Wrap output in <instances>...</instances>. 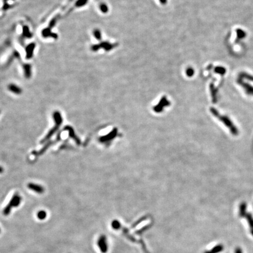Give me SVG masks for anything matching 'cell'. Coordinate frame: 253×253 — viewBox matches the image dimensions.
I'll return each instance as SVG.
<instances>
[{
	"mask_svg": "<svg viewBox=\"0 0 253 253\" xmlns=\"http://www.w3.org/2000/svg\"><path fill=\"white\" fill-rule=\"evenodd\" d=\"M21 201L22 198L21 196L18 193H15L12 197L11 201H10L7 206H9L11 209H12V208H17L21 204Z\"/></svg>",
	"mask_w": 253,
	"mask_h": 253,
	"instance_id": "4",
	"label": "cell"
},
{
	"mask_svg": "<svg viewBox=\"0 0 253 253\" xmlns=\"http://www.w3.org/2000/svg\"><path fill=\"white\" fill-rule=\"evenodd\" d=\"M64 130H66V131H68L69 132V136L71 137L72 139H73L75 141V142L76 143V144L77 145H80L81 144L80 139L77 136V135H76V134H75L74 131V130L73 129V128L72 127H70V126H66Z\"/></svg>",
	"mask_w": 253,
	"mask_h": 253,
	"instance_id": "7",
	"label": "cell"
},
{
	"mask_svg": "<svg viewBox=\"0 0 253 253\" xmlns=\"http://www.w3.org/2000/svg\"><path fill=\"white\" fill-rule=\"evenodd\" d=\"M212 114L216 116L217 119H219L220 121H221L225 125H226L231 131V132L233 134V135H237L239 133L238 130L237 128L236 127V126L233 124V123L232 122V121L226 116H223L221 115H220L219 114L218 111L214 109V108H211L210 109Z\"/></svg>",
	"mask_w": 253,
	"mask_h": 253,
	"instance_id": "2",
	"label": "cell"
},
{
	"mask_svg": "<svg viewBox=\"0 0 253 253\" xmlns=\"http://www.w3.org/2000/svg\"><path fill=\"white\" fill-rule=\"evenodd\" d=\"M239 78L241 79L242 80L246 79L247 80L253 81V76H252L250 74H248L247 73H245V72H241L239 74Z\"/></svg>",
	"mask_w": 253,
	"mask_h": 253,
	"instance_id": "11",
	"label": "cell"
},
{
	"mask_svg": "<svg viewBox=\"0 0 253 253\" xmlns=\"http://www.w3.org/2000/svg\"><path fill=\"white\" fill-rule=\"evenodd\" d=\"M94 36L96 37V38L97 39H101V34H100V31H98V30H96L94 31Z\"/></svg>",
	"mask_w": 253,
	"mask_h": 253,
	"instance_id": "20",
	"label": "cell"
},
{
	"mask_svg": "<svg viewBox=\"0 0 253 253\" xmlns=\"http://www.w3.org/2000/svg\"><path fill=\"white\" fill-rule=\"evenodd\" d=\"M8 89L11 92L16 94H21L22 92L21 88L15 85L14 84H10L8 86Z\"/></svg>",
	"mask_w": 253,
	"mask_h": 253,
	"instance_id": "9",
	"label": "cell"
},
{
	"mask_svg": "<svg viewBox=\"0 0 253 253\" xmlns=\"http://www.w3.org/2000/svg\"><path fill=\"white\" fill-rule=\"evenodd\" d=\"M35 47V44L34 43L30 44L26 47V58L27 59H30L32 57Z\"/></svg>",
	"mask_w": 253,
	"mask_h": 253,
	"instance_id": "8",
	"label": "cell"
},
{
	"mask_svg": "<svg viewBox=\"0 0 253 253\" xmlns=\"http://www.w3.org/2000/svg\"><path fill=\"white\" fill-rule=\"evenodd\" d=\"M236 32H237V40H239V41L240 39H242L246 37V35H247L246 32L244 31H243V30H242L241 29H237L236 30Z\"/></svg>",
	"mask_w": 253,
	"mask_h": 253,
	"instance_id": "13",
	"label": "cell"
},
{
	"mask_svg": "<svg viewBox=\"0 0 253 253\" xmlns=\"http://www.w3.org/2000/svg\"><path fill=\"white\" fill-rule=\"evenodd\" d=\"M97 245L102 252H105L107 250V244L106 242V238L104 236L100 237L97 241Z\"/></svg>",
	"mask_w": 253,
	"mask_h": 253,
	"instance_id": "5",
	"label": "cell"
},
{
	"mask_svg": "<svg viewBox=\"0 0 253 253\" xmlns=\"http://www.w3.org/2000/svg\"><path fill=\"white\" fill-rule=\"evenodd\" d=\"M250 232H251V234H252V236H253V229H251Z\"/></svg>",
	"mask_w": 253,
	"mask_h": 253,
	"instance_id": "24",
	"label": "cell"
},
{
	"mask_svg": "<svg viewBox=\"0 0 253 253\" xmlns=\"http://www.w3.org/2000/svg\"><path fill=\"white\" fill-rule=\"evenodd\" d=\"M27 186L30 189L35 192L36 193H38V194H42L45 191L44 188L43 186H42L41 185H38V184L34 183H28Z\"/></svg>",
	"mask_w": 253,
	"mask_h": 253,
	"instance_id": "6",
	"label": "cell"
},
{
	"mask_svg": "<svg viewBox=\"0 0 253 253\" xmlns=\"http://www.w3.org/2000/svg\"><path fill=\"white\" fill-rule=\"evenodd\" d=\"M223 248H224V247H223V245H221V244H219V245H216V247H214L213 248L212 252L213 253H218V252H219L222 251L223 250Z\"/></svg>",
	"mask_w": 253,
	"mask_h": 253,
	"instance_id": "17",
	"label": "cell"
},
{
	"mask_svg": "<svg viewBox=\"0 0 253 253\" xmlns=\"http://www.w3.org/2000/svg\"><path fill=\"white\" fill-rule=\"evenodd\" d=\"M214 70H215V72L217 73L220 74L221 75H223V74H224L225 73H226V69H225L224 68H223V67H221V66L217 67V68H215Z\"/></svg>",
	"mask_w": 253,
	"mask_h": 253,
	"instance_id": "16",
	"label": "cell"
},
{
	"mask_svg": "<svg viewBox=\"0 0 253 253\" xmlns=\"http://www.w3.org/2000/svg\"><path fill=\"white\" fill-rule=\"evenodd\" d=\"M42 34H43V37H49V36H52V37H57V35L51 33L50 32V31L48 30V29L44 30L43 31V32H42Z\"/></svg>",
	"mask_w": 253,
	"mask_h": 253,
	"instance_id": "18",
	"label": "cell"
},
{
	"mask_svg": "<svg viewBox=\"0 0 253 253\" xmlns=\"http://www.w3.org/2000/svg\"><path fill=\"white\" fill-rule=\"evenodd\" d=\"M23 68L24 69L25 76L26 78H30L31 76V67L29 64H25L23 65Z\"/></svg>",
	"mask_w": 253,
	"mask_h": 253,
	"instance_id": "10",
	"label": "cell"
},
{
	"mask_svg": "<svg viewBox=\"0 0 253 253\" xmlns=\"http://www.w3.org/2000/svg\"><path fill=\"white\" fill-rule=\"evenodd\" d=\"M23 35L26 37H31L32 36L31 34H30L29 31V29H28V28L27 26H25L23 28Z\"/></svg>",
	"mask_w": 253,
	"mask_h": 253,
	"instance_id": "19",
	"label": "cell"
},
{
	"mask_svg": "<svg viewBox=\"0 0 253 253\" xmlns=\"http://www.w3.org/2000/svg\"><path fill=\"white\" fill-rule=\"evenodd\" d=\"M47 216V213L45 210H40L37 213V217L39 220H44Z\"/></svg>",
	"mask_w": 253,
	"mask_h": 253,
	"instance_id": "15",
	"label": "cell"
},
{
	"mask_svg": "<svg viewBox=\"0 0 253 253\" xmlns=\"http://www.w3.org/2000/svg\"><path fill=\"white\" fill-rule=\"evenodd\" d=\"M244 217H245V218L247 219V220L249 223L251 229H253V217H252V214L250 213H246Z\"/></svg>",
	"mask_w": 253,
	"mask_h": 253,
	"instance_id": "14",
	"label": "cell"
},
{
	"mask_svg": "<svg viewBox=\"0 0 253 253\" xmlns=\"http://www.w3.org/2000/svg\"><path fill=\"white\" fill-rule=\"evenodd\" d=\"M53 120L55 122V125L49 131V132L46 134V135L44 137L43 139H42L41 141V144H43L45 143L47 141H48V140L53 135V134L58 131V130L59 129L60 125L62 124V115L60 113V112L58 111H54L53 114Z\"/></svg>",
	"mask_w": 253,
	"mask_h": 253,
	"instance_id": "1",
	"label": "cell"
},
{
	"mask_svg": "<svg viewBox=\"0 0 253 253\" xmlns=\"http://www.w3.org/2000/svg\"><path fill=\"white\" fill-rule=\"evenodd\" d=\"M161 1H165V0H161Z\"/></svg>",
	"mask_w": 253,
	"mask_h": 253,
	"instance_id": "25",
	"label": "cell"
},
{
	"mask_svg": "<svg viewBox=\"0 0 253 253\" xmlns=\"http://www.w3.org/2000/svg\"><path fill=\"white\" fill-rule=\"evenodd\" d=\"M246 208L247 205L245 203H242L240 206V211H239V215L240 217H244L245 216L246 214Z\"/></svg>",
	"mask_w": 253,
	"mask_h": 253,
	"instance_id": "12",
	"label": "cell"
},
{
	"mask_svg": "<svg viewBox=\"0 0 253 253\" xmlns=\"http://www.w3.org/2000/svg\"><path fill=\"white\" fill-rule=\"evenodd\" d=\"M237 82L240 86H241L244 89V90L245 92V93H247V94L250 95V96H253V86H252L250 85L249 83L244 82L243 81V80L239 79V78L237 79Z\"/></svg>",
	"mask_w": 253,
	"mask_h": 253,
	"instance_id": "3",
	"label": "cell"
},
{
	"mask_svg": "<svg viewBox=\"0 0 253 253\" xmlns=\"http://www.w3.org/2000/svg\"><path fill=\"white\" fill-rule=\"evenodd\" d=\"M101 11H103V12H105L107 11V7H106V6L105 5H103L101 6Z\"/></svg>",
	"mask_w": 253,
	"mask_h": 253,
	"instance_id": "22",
	"label": "cell"
},
{
	"mask_svg": "<svg viewBox=\"0 0 253 253\" xmlns=\"http://www.w3.org/2000/svg\"><path fill=\"white\" fill-rule=\"evenodd\" d=\"M3 172H4V168L2 166H0V174L3 173Z\"/></svg>",
	"mask_w": 253,
	"mask_h": 253,
	"instance_id": "23",
	"label": "cell"
},
{
	"mask_svg": "<svg viewBox=\"0 0 253 253\" xmlns=\"http://www.w3.org/2000/svg\"><path fill=\"white\" fill-rule=\"evenodd\" d=\"M235 253H243V252L240 247H237L235 250Z\"/></svg>",
	"mask_w": 253,
	"mask_h": 253,
	"instance_id": "21",
	"label": "cell"
}]
</instances>
